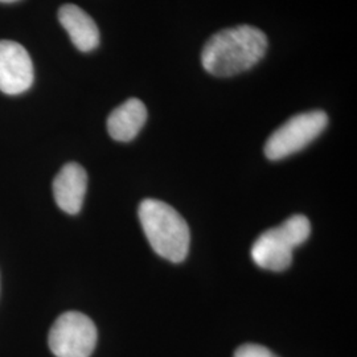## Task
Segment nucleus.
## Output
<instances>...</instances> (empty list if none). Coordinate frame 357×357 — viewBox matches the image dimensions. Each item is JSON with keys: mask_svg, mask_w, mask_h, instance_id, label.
Listing matches in <instances>:
<instances>
[{"mask_svg": "<svg viewBox=\"0 0 357 357\" xmlns=\"http://www.w3.org/2000/svg\"><path fill=\"white\" fill-rule=\"evenodd\" d=\"M266 35L252 26L221 29L205 43L202 64L209 75L231 77L252 69L268 52Z\"/></svg>", "mask_w": 357, "mask_h": 357, "instance_id": "nucleus-1", "label": "nucleus"}, {"mask_svg": "<svg viewBox=\"0 0 357 357\" xmlns=\"http://www.w3.org/2000/svg\"><path fill=\"white\" fill-rule=\"evenodd\" d=\"M139 221L153 252L169 262H183L190 250L191 233L187 221L165 202L146 199L139 205Z\"/></svg>", "mask_w": 357, "mask_h": 357, "instance_id": "nucleus-2", "label": "nucleus"}, {"mask_svg": "<svg viewBox=\"0 0 357 357\" xmlns=\"http://www.w3.org/2000/svg\"><path fill=\"white\" fill-rule=\"evenodd\" d=\"M311 233L310 220L294 215L280 227L264 231L252 246L257 266L270 271H284L293 262V250L306 243Z\"/></svg>", "mask_w": 357, "mask_h": 357, "instance_id": "nucleus-3", "label": "nucleus"}, {"mask_svg": "<svg viewBox=\"0 0 357 357\" xmlns=\"http://www.w3.org/2000/svg\"><path fill=\"white\" fill-rule=\"evenodd\" d=\"M328 125V115L323 110H312L294 115L277 128L265 144L268 160H282L302 151L315 141Z\"/></svg>", "mask_w": 357, "mask_h": 357, "instance_id": "nucleus-4", "label": "nucleus"}, {"mask_svg": "<svg viewBox=\"0 0 357 357\" xmlns=\"http://www.w3.org/2000/svg\"><path fill=\"white\" fill-rule=\"evenodd\" d=\"M48 343L56 357H90L97 345V328L89 317L69 311L53 323Z\"/></svg>", "mask_w": 357, "mask_h": 357, "instance_id": "nucleus-5", "label": "nucleus"}, {"mask_svg": "<svg viewBox=\"0 0 357 357\" xmlns=\"http://www.w3.org/2000/svg\"><path fill=\"white\" fill-rule=\"evenodd\" d=\"M33 84V64L26 48L16 41L0 40V91L16 96Z\"/></svg>", "mask_w": 357, "mask_h": 357, "instance_id": "nucleus-6", "label": "nucleus"}, {"mask_svg": "<svg viewBox=\"0 0 357 357\" xmlns=\"http://www.w3.org/2000/svg\"><path fill=\"white\" fill-rule=\"evenodd\" d=\"M88 175L78 163H68L53 181V196L61 211L68 215H77L86 195Z\"/></svg>", "mask_w": 357, "mask_h": 357, "instance_id": "nucleus-7", "label": "nucleus"}, {"mask_svg": "<svg viewBox=\"0 0 357 357\" xmlns=\"http://www.w3.org/2000/svg\"><path fill=\"white\" fill-rule=\"evenodd\" d=\"M59 22L64 26L78 51H94L100 45V29L91 16L75 4H65L59 10Z\"/></svg>", "mask_w": 357, "mask_h": 357, "instance_id": "nucleus-8", "label": "nucleus"}, {"mask_svg": "<svg viewBox=\"0 0 357 357\" xmlns=\"http://www.w3.org/2000/svg\"><path fill=\"white\" fill-rule=\"evenodd\" d=\"M147 121V109L138 98L119 105L107 118V131L116 142H131Z\"/></svg>", "mask_w": 357, "mask_h": 357, "instance_id": "nucleus-9", "label": "nucleus"}, {"mask_svg": "<svg viewBox=\"0 0 357 357\" xmlns=\"http://www.w3.org/2000/svg\"><path fill=\"white\" fill-rule=\"evenodd\" d=\"M233 357H280L268 348L259 344H243L236 349Z\"/></svg>", "mask_w": 357, "mask_h": 357, "instance_id": "nucleus-10", "label": "nucleus"}, {"mask_svg": "<svg viewBox=\"0 0 357 357\" xmlns=\"http://www.w3.org/2000/svg\"><path fill=\"white\" fill-rule=\"evenodd\" d=\"M13 1H19V0H0V3H13Z\"/></svg>", "mask_w": 357, "mask_h": 357, "instance_id": "nucleus-11", "label": "nucleus"}]
</instances>
